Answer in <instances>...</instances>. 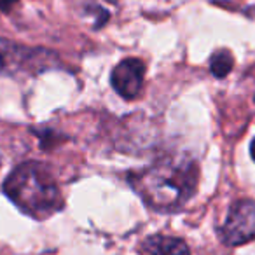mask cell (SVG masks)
Here are the masks:
<instances>
[{
    "mask_svg": "<svg viewBox=\"0 0 255 255\" xmlns=\"http://www.w3.org/2000/svg\"><path fill=\"white\" fill-rule=\"evenodd\" d=\"M136 194L157 212H177L198 187V164L187 156H170L128 177Z\"/></svg>",
    "mask_w": 255,
    "mask_h": 255,
    "instance_id": "1",
    "label": "cell"
},
{
    "mask_svg": "<svg viewBox=\"0 0 255 255\" xmlns=\"http://www.w3.org/2000/svg\"><path fill=\"white\" fill-rule=\"evenodd\" d=\"M220 238L229 247H240L255 240V201L240 199L229 208L220 229Z\"/></svg>",
    "mask_w": 255,
    "mask_h": 255,
    "instance_id": "3",
    "label": "cell"
},
{
    "mask_svg": "<svg viewBox=\"0 0 255 255\" xmlns=\"http://www.w3.org/2000/svg\"><path fill=\"white\" fill-rule=\"evenodd\" d=\"M4 194L23 213L37 220L47 219L63 206L54 178L47 168L33 161L19 164L9 173L4 182Z\"/></svg>",
    "mask_w": 255,
    "mask_h": 255,
    "instance_id": "2",
    "label": "cell"
},
{
    "mask_svg": "<svg viewBox=\"0 0 255 255\" xmlns=\"http://www.w3.org/2000/svg\"><path fill=\"white\" fill-rule=\"evenodd\" d=\"M250 154H252V159L255 161V138L252 140V143H250Z\"/></svg>",
    "mask_w": 255,
    "mask_h": 255,
    "instance_id": "9",
    "label": "cell"
},
{
    "mask_svg": "<svg viewBox=\"0 0 255 255\" xmlns=\"http://www.w3.org/2000/svg\"><path fill=\"white\" fill-rule=\"evenodd\" d=\"M145 75V65L138 58H126L112 70V88L124 100H135L140 95Z\"/></svg>",
    "mask_w": 255,
    "mask_h": 255,
    "instance_id": "4",
    "label": "cell"
},
{
    "mask_svg": "<svg viewBox=\"0 0 255 255\" xmlns=\"http://www.w3.org/2000/svg\"><path fill=\"white\" fill-rule=\"evenodd\" d=\"M140 250L143 255H191L189 245L180 238L154 234L142 241Z\"/></svg>",
    "mask_w": 255,
    "mask_h": 255,
    "instance_id": "5",
    "label": "cell"
},
{
    "mask_svg": "<svg viewBox=\"0 0 255 255\" xmlns=\"http://www.w3.org/2000/svg\"><path fill=\"white\" fill-rule=\"evenodd\" d=\"M233 67H234V58H233V54H231V51H227V49L215 51V53L212 54V58H210V72L219 79L229 75Z\"/></svg>",
    "mask_w": 255,
    "mask_h": 255,
    "instance_id": "7",
    "label": "cell"
},
{
    "mask_svg": "<svg viewBox=\"0 0 255 255\" xmlns=\"http://www.w3.org/2000/svg\"><path fill=\"white\" fill-rule=\"evenodd\" d=\"M30 54L32 51L26 49L23 46L11 42V40L0 39V74H9V72H16L30 61Z\"/></svg>",
    "mask_w": 255,
    "mask_h": 255,
    "instance_id": "6",
    "label": "cell"
},
{
    "mask_svg": "<svg viewBox=\"0 0 255 255\" xmlns=\"http://www.w3.org/2000/svg\"><path fill=\"white\" fill-rule=\"evenodd\" d=\"M19 0H0V11L2 12H9Z\"/></svg>",
    "mask_w": 255,
    "mask_h": 255,
    "instance_id": "8",
    "label": "cell"
}]
</instances>
